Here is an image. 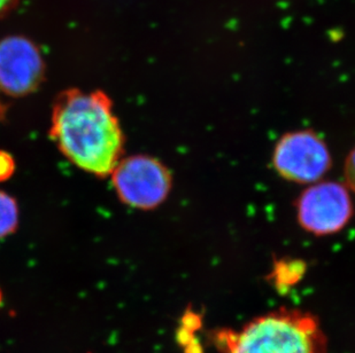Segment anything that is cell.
<instances>
[{"mask_svg":"<svg viewBox=\"0 0 355 353\" xmlns=\"http://www.w3.org/2000/svg\"><path fill=\"white\" fill-rule=\"evenodd\" d=\"M51 138L80 170L107 176L123 153L124 136L113 102L101 91H64L52 110Z\"/></svg>","mask_w":355,"mask_h":353,"instance_id":"obj_1","label":"cell"},{"mask_svg":"<svg viewBox=\"0 0 355 353\" xmlns=\"http://www.w3.org/2000/svg\"><path fill=\"white\" fill-rule=\"evenodd\" d=\"M225 353H325L327 342L318 320L298 310L272 311L241 329L216 335Z\"/></svg>","mask_w":355,"mask_h":353,"instance_id":"obj_2","label":"cell"},{"mask_svg":"<svg viewBox=\"0 0 355 353\" xmlns=\"http://www.w3.org/2000/svg\"><path fill=\"white\" fill-rule=\"evenodd\" d=\"M111 176L119 199L141 210H152L164 203L173 185L168 168L148 155L119 161Z\"/></svg>","mask_w":355,"mask_h":353,"instance_id":"obj_3","label":"cell"},{"mask_svg":"<svg viewBox=\"0 0 355 353\" xmlns=\"http://www.w3.org/2000/svg\"><path fill=\"white\" fill-rule=\"evenodd\" d=\"M272 164L282 178L297 183H316L324 176L332 160L325 141L312 130L284 134L276 143Z\"/></svg>","mask_w":355,"mask_h":353,"instance_id":"obj_4","label":"cell"},{"mask_svg":"<svg viewBox=\"0 0 355 353\" xmlns=\"http://www.w3.org/2000/svg\"><path fill=\"white\" fill-rule=\"evenodd\" d=\"M44 76L43 57L31 40L21 36L0 40V120L7 113L3 98L17 99L34 93Z\"/></svg>","mask_w":355,"mask_h":353,"instance_id":"obj_5","label":"cell"},{"mask_svg":"<svg viewBox=\"0 0 355 353\" xmlns=\"http://www.w3.org/2000/svg\"><path fill=\"white\" fill-rule=\"evenodd\" d=\"M353 216L349 190L335 181H323L309 187L297 201V218L309 233L318 237L338 233Z\"/></svg>","mask_w":355,"mask_h":353,"instance_id":"obj_6","label":"cell"},{"mask_svg":"<svg viewBox=\"0 0 355 353\" xmlns=\"http://www.w3.org/2000/svg\"><path fill=\"white\" fill-rule=\"evenodd\" d=\"M19 223V207L17 201L0 190V239L6 237L17 230Z\"/></svg>","mask_w":355,"mask_h":353,"instance_id":"obj_7","label":"cell"},{"mask_svg":"<svg viewBox=\"0 0 355 353\" xmlns=\"http://www.w3.org/2000/svg\"><path fill=\"white\" fill-rule=\"evenodd\" d=\"M15 171V161L10 153L0 150V183L6 181L13 176Z\"/></svg>","mask_w":355,"mask_h":353,"instance_id":"obj_8","label":"cell"},{"mask_svg":"<svg viewBox=\"0 0 355 353\" xmlns=\"http://www.w3.org/2000/svg\"><path fill=\"white\" fill-rule=\"evenodd\" d=\"M344 176L346 185L355 193V147L349 152V156L346 157Z\"/></svg>","mask_w":355,"mask_h":353,"instance_id":"obj_9","label":"cell"},{"mask_svg":"<svg viewBox=\"0 0 355 353\" xmlns=\"http://www.w3.org/2000/svg\"><path fill=\"white\" fill-rule=\"evenodd\" d=\"M20 0H0V17H6L7 14L17 7Z\"/></svg>","mask_w":355,"mask_h":353,"instance_id":"obj_10","label":"cell"},{"mask_svg":"<svg viewBox=\"0 0 355 353\" xmlns=\"http://www.w3.org/2000/svg\"><path fill=\"white\" fill-rule=\"evenodd\" d=\"M1 300H3V295H1V291H0V304H1Z\"/></svg>","mask_w":355,"mask_h":353,"instance_id":"obj_11","label":"cell"}]
</instances>
